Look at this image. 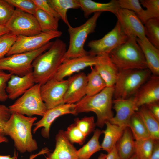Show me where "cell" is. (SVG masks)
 Segmentation results:
<instances>
[{
	"mask_svg": "<svg viewBox=\"0 0 159 159\" xmlns=\"http://www.w3.org/2000/svg\"><path fill=\"white\" fill-rule=\"evenodd\" d=\"M106 156L107 154L101 153L98 157V159H105Z\"/></svg>",
	"mask_w": 159,
	"mask_h": 159,
	"instance_id": "cell-50",
	"label": "cell"
},
{
	"mask_svg": "<svg viewBox=\"0 0 159 159\" xmlns=\"http://www.w3.org/2000/svg\"><path fill=\"white\" fill-rule=\"evenodd\" d=\"M129 38L117 21L114 28L103 37L88 43L90 50L88 54L94 56L109 55L112 50L125 43Z\"/></svg>",
	"mask_w": 159,
	"mask_h": 159,
	"instance_id": "cell-9",
	"label": "cell"
},
{
	"mask_svg": "<svg viewBox=\"0 0 159 159\" xmlns=\"http://www.w3.org/2000/svg\"><path fill=\"white\" fill-rule=\"evenodd\" d=\"M136 112L143 121L150 137L154 140H159V121L152 115L145 105L140 107Z\"/></svg>",
	"mask_w": 159,
	"mask_h": 159,
	"instance_id": "cell-26",
	"label": "cell"
},
{
	"mask_svg": "<svg viewBox=\"0 0 159 159\" xmlns=\"http://www.w3.org/2000/svg\"><path fill=\"white\" fill-rule=\"evenodd\" d=\"M11 113L8 107L0 104V134L5 135L4 127Z\"/></svg>",
	"mask_w": 159,
	"mask_h": 159,
	"instance_id": "cell-42",
	"label": "cell"
},
{
	"mask_svg": "<svg viewBox=\"0 0 159 159\" xmlns=\"http://www.w3.org/2000/svg\"><path fill=\"white\" fill-rule=\"evenodd\" d=\"M49 3L57 12L63 21L68 26L67 12L69 9L80 8L78 0H48Z\"/></svg>",
	"mask_w": 159,
	"mask_h": 159,
	"instance_id": "cell-29",
	"label": "cell"
},
{
	"mask_svg": "<svg viewBox=\"0 0 159 159\" xmlns=\"http://www.w3.org/2000/svg\"><path fill=\"white\" fill-rule=\"evenodd\" d=\"M55 149L46 159H78L76 148L68 140L64 131L60 130L55 137Z\"/></svg>",
	"mask_w": 159,
	"mask_h": 159,
	"instance_id": "cell-19",
	"label": "cell"
},
{
	"mask_svg": "<svg viewBox=\"0 0 159 159\" xmlns=\"http://www.w3.org/2000/svg\"><path fill=\"white\" fill-rule=\"evenodd\" d=\"M114 86L106 87L93 95H85L75 104L77 113L92 112L97 115L96 125L103 127L113 117L112 110Z\"/></svg>",
	"mask_w": 159,
	"mask_h": 159,
	"instance_id": "cell-3",
	"label": "cell"
},
{
	"mask_svg": "<svg viewBox=\"0 0 159 159\" xmlns=\"http://www.w3.org/2000/svg\"><path fill=\"white\" fill-rule=\"evenodd\" d=\"M144 55L147 68L153 75H159V49L154 46L146 37L136 38Z\"/></svg>",
	"mask_w": 159,
	"mask_h": 159,
	"instance_id": "cell-22",
	"label": "cell"
},
{
	"mask_svg": "<svg viewBox=\"0 0 159 159\" xmlns=\"http://www.w3.org/2000/svg\"><path fill=\"white\" fill-rule=\"evenodd\" d=\"M68 85L67 80L58 81L52 78L41 85V95L47 110L65 104Z\"/></svg>",
	"mask_w": 159,
	"mask_h": 159,
	"instance_id": "cell-12",
	"label": "cell"
},
{
	"mask_svg": "<svg viewBox=\"0 0 159 159\" xmlns=\"http://www.w3.org/2000/svg\"><path fill=\"white\" fill-rule=\"evenodd\" d=\"M151 74L148 68L119 70L114 86V99H125L133 96Z\"/></svg>",
	"mask_w": 159,
	"mask_h": 159,
	"instance_id": "cell-5",
	"label": "cell"
},
{
	"mask_svg": "<svg viewBox=\"0 0 159 159\" xmlns=\"http://www.w3.org/2000/svg\"><path fill=\"white\" fill-rule=\"evenodd\" d=\"M66 48V44L57 38L46 52L34 59L32 74L35 84L42 85L54 77L62 62Z\"/></svg>",
	"mask_w": 159,
	"mask_h": 159,
	"instance_id": "cell-1",
	"label": "cell"
},
{
	"mask_svg": "<svg viewBox=\"0 0 159 159\" xmlns=\"http://www.w3.org/2000/svg\"><path fill=\"white\" fill-rule=\"evenodd\" d=\"M136 38L127 41L112 50L109 56L119 70L147 69L146 62Z\"/></svg>",
	"mask_w": 159,
	"mask_h": 159,
	"instance_id": "cell-4",
	"label": "cell"
},
{
	"mask_svg": "<svg viewBox=\"0 0 159 159\" xmlns=\"http://www.w3.org/2000/svg\"><path fill=\"white\" fill-rule=\"evenodd\" d=\"M102 12L95 13L84 23L75 27L68 26L69 36L68 49L64 56L63 60L81 57L88 54L84 46L88 35L95 31L98 19Z\"/></svg>",
	"mask_w": 159,
	"mask_h": 159,
	"instance_id": "cell-6",
	"label": "cell"
},
{
	"mask_svg": "<svg viewBox=\"0 0 159 159\" xmlns=\"http://www.w3.org/2000/svg\"><path fill=\"white\" fill-rule=\"evenodd\" d=\"M18 154L15 150H14V155L11 157L10 155H0V159H17Z\"/></svg>",
	"mask_w": 159,
	"mask_h": 159,
	"instance_id": "cell-47",
	"label": "cell"
},
{
	"mask_svg": "<svg viewBox=\"0 0 159 159\" xmlns=\"http://www.w3.org/2000/svg\"><path fill=\"white\" fill-rule=\"evenodd\" d=\"M147 108L154 117L159 121V102L151 103L145 105Z\"/></svg>",
	"mask_w": 159,
	"mask_h": 159,
	"instance_id": "cell-44",
	"label": "cell"
},
{
	"mask_svg": "<svg viewBox=\"0 0 159 159\" xmlns=\"http://www.w3.org/2000/svg\"><path fill=\"white\" fill-rule=\"evenodd\" d=\"M12 74L0 70V101H6L8 98L6 89L8 82Z\"/></svg>",
	"mask_w": 159,
	"mask_h": 159,
	"instance_id": "cell-41",
	"label": "cell"
},
{
	"mask_svg": "<svg viewBox=\"0 0 159 159\" xmlns=\"http://www.w3.org/2000/svg\"><path fill=\"white\" fill-rule=\"evenodd\" d=\"M129 159H139L137 155L135 153Z\"/></svg>",
	"mask_w": 159,
	"mask_h": 159,
	"instance_id": "cell-51",
	"label": "cell"
},
{
	"mask_svg": "<svg viewBox=\"0 0 159 159\" xmlns=\"http://www.w3.org/2000/svg\"><path fill=\"white\" fill-rule=\"evenodd\" d=\"M17 37L10 32L0 37V59L4 57L8 53Z\"/></svg>",
	"mask_w": 159,
	"mask_h": 159,
	"instance_id": "cell-36",
	"label": "cell"
},
{
	"mask_svg": "<svg viewBox=\"0 0 159 159\" xmlns=\"http://www.w3.org/2000/svg\"><path fill=\"white\" fill-rule=\"evenodd\" d=\"M35 84L32 72L23 77L12 74L6 89L8 98L12 100L16 99Z\"/></svg>",
	"mask_w": 159,
	"mask_h": 159,
	"instance_id": "cell-20",
	"label": "cell"
},
{
	"mask_svg": "<svg viewBox=\"0 0 159 159\" xmlns=\"http://www.w3.org/2000/svg\"><path fill=\"white\" fill-rule=\"evenodd\" d=\"M80 8L85 18L92 13L109 11L115 15L120 8L117 0H112L107 3L97 2L91 0H78Z\"/></svg>",
	"mask_w": 159,
	"mask_h": 159,
	"instance_id": "cell-23",
	"label": "cell"
},
{
	"mask_svg": "<svg viewBox=\"0 0 159 159\" xmlns=\"http://www.w3.org/2000/svg\"><path fill=\"white\" fill-rule=\"evenodd\" d=\"M97 62V56L89 54L64 60L53 78L58 81L63 80L65 77L79 72L87 67L95 66Z\"/></svg>",
	"mask_w": 159,
	"mask_h": 159,
	"instance_id": "cell-15",
	"label": "cell"
},
{
	"mask_svg": "<svg viewBox=\"0 0 159 159\" xmlns=\"http://www.w3.org/2000/svg\"><path fill=\"white\" fill-rule=\"evenodd\" d=\"M154 141L151 138L135 141V153L139 159H149L153 151Z\"/></svg>",
	"mask_w": 159,
	"mask_h": 159,
	"instance_id": "cell-33",
	"label": "cell"
},
{
	"mask_svg": "<svg viewBox=\"0 0 159 159\" xmlns=\"http://www.w3.org/2000/svg\"><path fill=\"white\" fill-rule=\"evenodd\" d=\"M67 80L68 85L64 97V103L75 104L86 95L87 76L84 72H80Z\"/></svg>",
	"mask_w": 159,
	"mask_h": 159,
	"instance_id": "cell-18",
	"label": "cell"
},
{
	"mask_svg": "<svg viewBox=\"0 0 159 159\" xmlns=\"http://www.w3.org/2000/svg\"><path fill=\"white\" fill-rule=\"evenodd\" d=\"M120 8L127 9L134 12L143 24L148 20L145 10L141 7L138 0H117Z\"/></svg>",
	"mask_w": 159,
	"mask_h": 159,
	"instance_id": "cell-34",
	"label": "cell"
},
{
	"mask_svg": "<svg viewBox=\"0 0 159 159\" xmlns=\"http://www.w3.org/2000/svg\"><path fill=\"white\" fill-rule=\"evenodd\" d=\"M64 132L68 140L72 144L75 143L82 145L85 142L86 137L74 123L70 125Z\"/></svg>",
	"mask_w": 159,
	"mask_h": 159,
	"instance_id": "cell-37",
	"label": "cell"
},
{
	"mask_svg": "<svg viewBox=\"0 0 159 159\" xmlns=\"http://www.w3.org/2000/svg\"><path fill=\"white\" fill-rule=\"evenodd\" d=\"M140 2V4L146 9L145 10L148 20L159 19V0H141Z\"/></svg>",
	"mask_w": 159,
	"mask_h": 159,
	"instance_id": "cell-40",
	"label": "cell"
},
{
	"mask_svg": "<svg viewBox=\"0 0 159 159\" xmlns=\"http://www.w3.org/2000/svg\"><path fill=\"white\" fill-rule=\"evenodd\" d=\"M37 8L54 17H60L47 0H32Z\"/></svg>",
	"mask_w": 159,
	"mask_h": 159,
	"instance_id": "cell-43",
	"label": "cell"
},
{
	"mask_svg": "<svg viewBox=\"0 0 159 159\" xmlns=\"http://www.w3.org/2000/svg\"><path fill=\"white\" fill-rule=\"evenodd\" d=\"M137 107L159 100V77L152 75L133 96Z\"/></svg>",
	"mask_w": 159,
	"mask_h": 159,
	"instance_id": "cell-17",
	"label": "cell"
},
{
	"mask_svg": "<svg viewBox=\"0 0 159 159\" xmlns=\"http://www.w3.org/2000/svg\"><path fill=\"white\" fill-rule=\"evenodd\" d=\"M16 9L34 16L37 7L32 0H6Z\"/></svg>",
	"mask_w": 159,
	"mask_h": 159,
	"instance_id": "cell-38",
	"label": "cell"
},
{
	"mask_svg": "<svg viewBox=\"0 0 159 159\" xmlns=\"http://www.w3.org/2000/svg\"><path fill=\"white\" fill-rule=\"evenodd\" d=\"M125 33L129 37H146L144 25L133 11L119 8L115 15Z\"/></svg>",
	"mask_w": 159,
	"mask_h": 159,
	"instance_id": "cell-13",
	"label": "cell"
},
{
	"mask_svg": "<svg viewBox=\"0 0 159 159\" xmlns=\"http://www.w3.org/2000/svg\"><path fill=\"white\" fill-rule=\"evenodd\" d=\"M15 9L14 7L6 0H0V25H6Z\"/></svg>",
	"mask_w": 159,
	"mask_h": 159,
	"instance_id": "cell-39",
	"label": "cell"
},
{
	"mask_svg": "<svg viewBox=\"0 0 159 159\" xmlns=\"http://www.w3.org/2000/svg\"><path fill=\"white\" fill-rule=\"evenodd\" d=\"M112 103L116 114L110 122L124 129L128 127L132 116L139 109L133 96L125 99H114Z\"/></svg>",
	"mask_w": 159,
	"mask_h": 159,
	"instance_id": "cell-16",
	"label": "cell"
},
{
	"mask_svg": "<svg viewBox=\"0 0 159 159\" xmlns=\"http://www.w3.org/2000/svg\"><path fill=\"white\" fill-rule=\"evenodd\" d=\"M102 133L103 130L98 129L95 130L90 139L82 147L77 150L78 159H89L94 154L102 149L99 138Z\"/></svg>",
	"mask_w": 159,
	"mask_h": 159,
	"instance_id": "cell-27",
	"label": "cell"
},
{
	"mask_svg": "<svg viewBox=\"0 0 159 159\" xmlns=\"http://www.w3.org/2000/svg\"><path fill=\"white\" fill-rule=\"evenodd\" d=\"M91 72L87 75V82L86 88V95H96L107 87L106 83L94 68L90 67Z\"/></svg>",
	"mask_w": 159,
	"mask_h": 159,
	"instance_id": "cell-28",
	"label": "cell"
},
{
	"mask_svg": "<svg viewBox=\"0 0 159 159\" xmlns=\"http://www.w3.org/2000/svg\"><path fill=\"white\" fill-rule=\"evenodd\" d=\"M71 114L77 115L75 109V104L65 103L47 110L42 118L34 124L35 126L33 130L34 134L39 128L43 127L41 135L45 138L49 136V130L51 126L55 119L62 115Z\"/></svg>",
	"mask_w": 159,
	"mask_h": 159,
	"instance_id": "cell-14",
	"label": "cell"
},
{
	"mask_svg": "<svg viewBox=\"0 0 159 159\" xmlns=\"http://www.w3.org/2000/svg\"><path fill=\"white\" fill-rule=\"evenodd\" d=\"M105 159H121L118 154L116 145L110 152L108 153Z\"/></svg>",
	"mask_w": 159,
	"mask_h": 159,
	"instance_id": "cell-46",
	"label": "cell"
},
{
	"mask_svg": "<svg viewBox=\"0 0 159 159\" xmlns=\"http://www.w3.org/2000/svg\"><path fill=\"white\" fill-rule=\"evenodd\" d=\"M134 140L130 128H125L122 135L116 144L121 159H129L135 153Z\"/></svg>",
	"mask_w": 159,
	"mask_h": 159,
	"instance_id": "cell-25",
	"label": "cell"
},
{
	"mask_svg": "<svg viewBox=\"0 0 159 159\" xmlns=\"http://www.w3.org/2000/svg\"><path fill=\"white\" fill-rule=\"evenodd\" d=\"M53 43L49 42L37 50L14 54L0 59V70L7 71L10 73L20 77L32 72L33 61L48 49Z\"/></svg>",
	"mask_w": 159,
	"mask_h": 159,
	"instance_id": "cell-7",
	"label": "cell"
},
{
	"mask_svg": "<svg viewBox=\"0 0 159 159\" xmlns=\"http://www.w3.org/2000/svg\"><path fill=\"white\" fill-rule=\"evenodd\" d=\"M34 16L36 18L42 32L58 31L59 21L60 19L51 16L37 8Z\"/></svg>",
	"mask_w": 159,
	"mask_h": 159,
	"instance_id": "cell-30",
	"label": "cell"
},
{
	"mask_svg": "<svg viewBox=\"0 0 159 159\" xmlns=\"http://www.w3.org/2000/svg\"><path fill=\"white\" fill-rule=\"evenodd\" d=\"M149 159H159V143L158 140H155L153 151Z\"/></svg>",
	"mask_w": 159,
	"mask_h": 159,
	"instance_id": "cell-45",
	"label": "cell"
},
{
	"mask_svg": "<svg viewBox=\"0 0 159 159\" xmlns=\"http://www.w3.org/2000/svg\"><path fill=\"white\" fill-rule=\"evenodd\" d=\"M74 123L86 137L95 130L96 125L93 116L85 117L74 119Z\"/></svg>",
	"mask_w": 159,
	"mask_h": 159,
	"instance_id": "cell-35",
	"label": "cell"
},
{
	"mask_svg": "<svg viewBox=\"0 0 159 159\" xmlns=\"http://www.w3.org/2000/svg\"><path fill=\"white\" fill-rule=\"evenodd\" d=\"M9 33V32L5 26L0 25V37Z\"/></svg>",
	"mask_w": 159,
	"mask_h": 159,
	"instance_id": "cell-48",
	"label": "cell"
},
{
	"mask_svg": "<svg viewBox=\"0 0 159 159\" xmlns=\"http://www.w3.org/2000/svg\"><path fill=\"white\" fill-rule=\"evenodd\" d=\"M105 124L106 128L103 130L104 137L100 145L101 149L108 153L110 152L122 135L124 129L107 122Z\"/></svg>",
	"mask_w": 159,
	"mask_h": 159,
	"instance_id": "cell-24",
	"label": "cell"
},
{
	"mask_svg": "<svg viewBox=\"0 0 159 159\" xmlns=\"http://www.w3.org/2000/svg\"><path fill=\"white\" fill-rule=\"evenodd\" d=\"M98 62L94 68L105 81L107 87H113L119 72V69L111 60L109 55L97 56Z\"/></svg>",
	"mask_w": 159,
	"mask_h": 159,
	"instance_id": "cell-21",
	"label": "cell"
},
{
	"mask_svg": "<svg viewBox=\"0 0 159 159\" xmlns=\"http://www.w3.org/2000/svg\"><path fill=\"white\" fill-rule=\"evenodd\" d=\"M5 26L9 32L17 36H29L42 32L34 16L16 9Z\"/></svg>",
	"mask_w": 159,
	"mask_h": 159,
	"instance_id": "cell-10",
	"label": "cell"
},
{
	"mask_svg": "<svg viewBox=\"0 0 159 159\" xmlns=\"http://www.w3.org/2000/svg\"><path fill=\"white\" fill-rule=\"evenodd\" d=\"M41 85L35 84L12 105L8 107L12 112H16L28 117H42L47 109L40 93Z\"/></svg>",
	"mask_w": 159,
	"mask_h": 159,
	"instance_id": "cell-8",
	"label": "cell"
},
{
	"mask_svg": "<svg viewBox=\"0 0 159 159\" xmlns=\"http://www.w3.org/2000/svg\"><path fill=\"white\" fill-rule=\"evenodd\" d=\"M62 34L61 31L42 32L35 35L18 36L15 42L6 56L30 52L43 47L52 39L58 38Z\"/></svg>",
	"mask_w": 159,
	"mask_h": 159,
	"instance_id": "cell-11",
	"label": "cell"
},
{
	"mask_svg": "<svg viewBox=\"0 0 159 159\" xmlns=\"http://www.w3.org/2000/svg\"><path fill=\"white\" fill-rule=\"evenodd\" d=\"M8 140L4 135L0 134V143L3 142H7Z\"/></svg>",
	"mask_w": 159,
	"mask_h": 159,
	"instance_id": "cell-49",
	"label": "cell"
},
{
	"mask_svg": "<svg viewBox=\"0 0 159 159\" xmlns=\"http://www.w3.org/2000/svg\"><path fill=\"white\" fill-rule=\"evenodd\" d=\"M144 24L146 37L154 46L159 49V19H150Z\"/></svg>",
	"mask_w": 159,
	"mask_h": 159,
	"instance_id": "cell-32",
	"label": "cell"
},
{
	"mask_svg": "<svg viewBox=\"0 0 159 159\" xmlns=\"http://www.w3.org/2000/svg\"><path fill=\"white\" fill-rule=\"evenodd\" d=\"M128 127L130 129L135 140L150 138L143 121L136 112L132 116Z\"/></svg>",
	"mask_w": 159,
	"mask_h": 159,
	"instance_id": "cell-31",
	"label": "cell"
},
{
	"mask_svg": "<svg viewBox=\"0 0 159 159\" xmlns=\"http://www.w3.org/2000/svg\"><path fill=\"white\" fill-rule=\"evenodd\" d=\"M37 119L36 117H27L13 112L5 124L4 135L10 137L14 140L16 149L21 153L31 152L38 149L37 143L33 138L31 131Z\"/></svg>",
	"mask_w": 159,
	"mask_h": 159,
	"instance_id": "cell-2",
	"label": "cell"
}]
</instances>
